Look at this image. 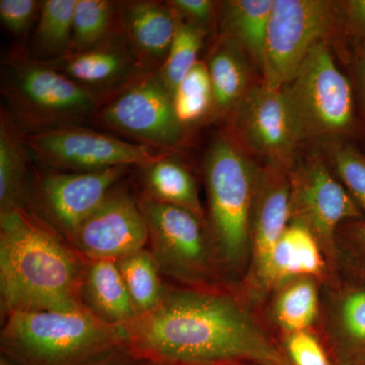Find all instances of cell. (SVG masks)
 I'll list each match as a JSON object with an SVG mask.
<instances>
[{"label":"cell","mask_w":365,"mask_h":365,"mask_svg":"<svg viewBox=\"0 0 365 365\" xmlns=\"http://www.w3.org/2000/svg\"><path fill=\"white\" fill-rule=\"evenodd\" d=\"M289 170L268 163L265 170L259 172L250 222V248L259 278L292 220Z\"/></svg>","instance_id":"obj_16"},{"label":"cell","mask_w":365,"mask_h":365,"mask_svg":"<svg viewBox=\"0 0 365 365\" xmlns=\"http://www.w3.org/2000/svg\"><path fill=\"white\" fill-rule=\"evenodd\" d=\"M136 365H165L163 364H158V362L150 361V360H139L137 361Z\"/></svg>","instance_id":"obj_39"},{"label":"cell","mask_w":365,"mask_h":365,"mask_svg":"<svg viewBox=\"0 0 365 365\" xmlns=\"http://www.w3.org/2000/svg\"><path fill=\"white\" fill-rule=\"evenodd\" d=\"M76 4L78 0L43 1L33 37V53H29L33 58L49 61L71 51Z\"/></svg>","instance_id":"obj_24"},{"label":"cell","mask_w":365,"mask_h":365,"mask_svg":"<svg viewBox=\"0 0 365 365\" xmlns=\"http://www.w3.org/2000/svg\"><path fill=\"white\" fill-rule=\"evenodd\" d=\"M334 165L343 186L365 215V157L345 146L336 151Z\"/></svg>","instance_id":"obj_32"},{"label":"cell","mask_w":365,"mask_h":365,"mask_svg":"<svg viewBox=\"0 0 365 365\" xmlns=\"http://www.w3.org/2000/svg\"><path fill=\"white\" fill-rule=\"evenodd\" d=\"M129 167L97 172L37 174L33 202L67 239L101 205L128 173Z\"/></svg>","instance_id":"obj_14"},{"label":"cell","mask_w":365,"mask_h":365,"mask_svg":"<svg viewBox=\"0 0 365 365\" xmlns=\"http://www.w3.org/2000/svg\"><path fill=\"white\" fill-rule=\"evenodd\" d=\"M331 332L353 354L365 355V285L346 287L333 302Z\"/></svg>","instance_id":"obj_26"},{"label":"cell","mask_w":365,"mask_h":365,"mask_svg":"<svg viewBox=\"0 0 365 365\" xmlns=\"http://www.w3.org/2000/svg\"><path fill=\"white\" fill-rule=\"evenodd\" d=\"M287 349L295 365H331L319 341L307 331L290 333Z\"/></svg>","instance_id":"obj_34"},{"label":"cell","mask_w":365,"mask_h":365,"mask_svg":"<svg viewBox=\"0 0 365 365\" xmlns=\"http://www.w3.org/2000/svg\"><path fill=\"white\" fill-rule=\"evenodd\" d=\"M248 58L227 38L220 37L207 63L212 85V112L218 116L234 114L249 88Z\"/></svg>","instance_id":"obj_23"},{"label":"cell","mask_w":365,"mask_h":365,"mask_svg":"<svg viewBox=\"0 0 365 365\" xmlns=\"http://www.w3.org/2000/svg\"><path fill=\"white\" fill-rule=\"evenodd\" d=\"M31 160L53 169L97 172L116 167H144L169 153L128 143L81 125L24 133Z\"/></svg>","instance_id":"obj_8"},{"label":"cell","mask_w":365,"mask_h":365,"mask_svg":"<svg viewBox=\"0 0 365 365\" xmlns=\"http://www.w3.org/2000/svg\"><path fill=\"white\" fill-rule=\"evenodd\" d=\"M348 13L355 25L365 33V0H353L347 2Z\"/></svg>","instance_id":"obj_37"},{"label":"cell","mask_w":365,"mask_h":365,"mask_svg":"<svg viewBox=\"0 0 365 365\" xmlns=\"http://www.w3.org/2000/svg\"><path fill=\"white\" fill-rule=\"evenodd\" d=\"M68 241L86 261L117 262L144 250L148 228L138 200L116 187Z\"/></svg>","instance_id":"obj_12"},{"label":"cell","mask_w":365,"mask_h":365,"mask_svg":"<svg viewBox=\"0 0 365 365\" xmlns=\"http://www.w3.org/2000/svg\"><path fill=\"white\" fill-rule=\"evenodd\" d=\"M326 263L314 235L299 222H292L270 255L260 279L265 287L287 284L300 277H322Z\"/></svg>","instance_id":"obj_18"},{"label":"cell","mask_w":365,"mask_h":365,"mask_svg":"<svg viewBox=\"0 0 365 365\" xmlns=\"http://www.w3.org/2000/svg\"><path fill=\"white\" fill-rule=\"evenodd\" d=\"M83 306L101 319L126 326L137 317L116 261H86L81 285Z\"/></svg>","instance_id":"obj_19"},{"label":"cell","mask_w":365,"mask_h":365,"mask_svg":"<svg viewBox=\"0 0 365 365\" xmlns=\"http://www.w3.org/2000/svg\"><path fill=\"white\" fill-rule=\"evenodd\" d=\"M332 4L323 0H274L261 71L263 83L282 88L319 43L334 19Z\"/></svg>","instance_id":"obj_9"},{"label":"cell","mask_w":365,"mask_h":365,"mask_svg":"<svg viewBox=\"0 0 365 365\" xmlns=\"http://www.w3.org/2000/svg\"><path fill=\"white\" fill-rule=\"evenodd\" d=\"M91 121L155 150H176L186 128L175 113L173 97L158 71L148 72L106 98Z\"/></svg>","instance_id":"obj_7"},{"label":"cell","mask_w":365,"mask_h":365,"mask_svg":"<svg viewBox=\"0 0 365 365\" xmlns=\"http://www.w3.org/2000/svg\"><path fill=\"white\" fill-rule=\"evenodd\" d=\"M282 88L299 143L336 138L352 130L355 103L351 83L326 41L312 50L294 79Z\"/></svg>","instance_id":"obj_6"},{"label":"cell","mask_w":365,"mask_h":365,"mask_svg":"<svg viewBox=\"0 0 365 365\" xmlns=\"http://www.w3.org/2000/svg\"><path fill=\"white\" fill-rule=\"evenodd\" d=\"M173 105L178 120L185 128L212 112V85L207 63L199 60L185 76L173 95Z\"/></svg>","instance_id":"obj_29"},{"label":"cell","mask_w":365,"mask_h":365,"mask_svg":"<svg viewBox=\"0 0 365 365\" xmlns=\"http://www.w3.org/2000/svg\"><path fill=\"white\" fill-rule=\"evenodd\" d=\"M206 35L207 32L203 29L181 20L167 58L158 71L172 97L178 86L199 61V52Z\"/></svg>","instance_id":"obj_30"},{"label":"cell","mask_w":365,"mask_h":365,"mask_svg":"<svg viewBox=\"0 0 365 365\" xmlns=\"http://www.w3.org/2000/svg\"><path fill=\"white\" fill-rule=\"evenodd\" d=\"M0 88L4 108L26 134L91 121L106 100L33 58L23 47L14 48L2 59Z\"/></svg>","instance_id":"obj_4"},{"label":"cell","mask_w":365,"mask_h":365,"mask_svg":"<svg viewBox=\"0 0 365 365\" xmlns=\"http://www.w3.org/2000/svg\"><path fill=\"white\" fill-rule=\"evenodd\" d=\"M167 4L182 21L193 24L206 32L215 18V4L210 0H170Z\"/></svg>","instance_id":"obj_35"},{"label":"cell","mask_w":365,"mask_h":365,"mask_svg":"<svg viewBox=\"0 0 365 365\" xmlns=\"http://www.w3.org/2000/svg\"><path fill=\"white\" fill-rule=\"evenodd\" d=\"M274 0H230L220 9L222 36L260 68Z\"/></svg>","instance_id":"obj_22"},{"label":"cell","mask_w":365,"mask_h":365,"mask_svg":"<svg viewBox=\"0 0 365 365\" xmlns=\"http://www.w3.org/2000/svg\"><path fill=\"white\" fill-rule=\"evenodd\" d=\"M318 313V289L311 277H300L287 283L274 304L276 323L289 334L306 331Z\"/></svg>","instance_id":"obj_27"},{"label":"cell","mask_w":365,"mask_h":365,"mask_svg":"<svg viewBox=\"0 0 365 365\" xmlns=\"http://www.w3.org/2000/svg\"><path fill=\"white\" fill-rule=\"evenodd\" d=\"M85 268V259L39 216L26 207L0 212L2 313L83 309Z\"/></svg>","instance_id":"obj_2"},{"label":"cell","mask_w":365,"mask_h":365,"mask_svg":"<svg viewBox=\"0 0 365 365\" xmlns=\"http://www.w3.org/2000/svg\"><path fill=\"white\" fill-rule=\"evenodd\" d=\"M128 347L126 327L83 307L76 312H13L0 335L1 356L14 365H91Z\"/></svg>","instance_id":"obj_3"},{"label":"cell","mask_w":365,"mask_h":365,"mask_svg":"<svg viewBox=\"0 0 365 365\" xmlns=\"http://www.w3.org/2000/svg\"><path fill=\"white\" fill-rule=\"evenodd\" d=\"M289 177L292 222L306 227L335 260L338 230L346 222L364 220V212L321 160L302 163L289 170Z\"/></svg>","instance_id":"obj_11"},{"label":"cell","mask_w":365,"mask_h":365,"mask_svg":"<svg viewBox=\"0 0 365 365\" xmlns=\"http://www.w3.org/2000/svg\"><path fill=\"white\" fill-rule=\"evenodd\" d=\"M160 272L188 284H202L210 275V248L203 222L185 209L145 196L138 200Z\"/></svg>","instance_id":"obj_10"},{"label":"cell","mask_w":365,"mask_h":365,"mask_svg":"<svg viewBox=\"0 0 365 365\" xmlns=\"http://www.w3.org/2000/svg\"><path fill=\"white\" fill-rule=\"evenodd\" d=\"M121 28L119 2L78 0L73 14L69 52L83 51L109 39Z\"/></svg>","instance_id":"obj_25"},{"label":"cell","mask_w":365,"mask_h":365,"mask_svg":"<svg viewBox=\"0 0 365 365\" xmlns=\"http://www.w3.org/2000/svg\"><path fill=\"white\" fill-rule=\"evenodd\" d=\"M116 263L135 307L137 316L148 313L157 306L165 285L160 280V269L150 251L144 249Z\"/></svg>","instance_id":"obj_28"},{"label":"cell","mask_w":365,"mask_h":365,"mask_svg":"<svg viewBox=\"0 0 365 365\" xmlns=\"http://www.w3.org/2000/svg\"><path fill=\"white\" fill-rule=\"evenodd\" d=\"M342 225L337 259L351 274L355 283L365 285V218Z\"/></svg>","instance_id":"obj_31"},{"label":"cell","mask_w":365,"mask_h":365,"mask_svg":"<svg viewBox=\"0 0 365 365\" xmlns=\"http://www.w3.org/2000/svg\"><path fill=\"white\" fill-rule=\"evenodd\" d=\"M139 169L144 187L143 196L185 209L204 222L195 179L174 153H169L157 162Z\"/></svg>","instance_id":"obj_21"},{"label":"cell","mask_w":365,"mask_h":365,"mask_svg":"<svg viewBox=\"0 0 365 365\" xmlns=\"http://www.w3.org/2000/svg\"><path fill=\"white\" fill-rule=\"evenodd\" d=\"M137 360L129 351V348L117 350V351L103 357L95 364L91 365H136Z\"/></svg>","instance_id":"obj_36"},{"label":"cell","mask_w":365,"mask_h":365,"mask_svg":"<svg viewBox=\"0 0 365 365\" xmlns=\"http://www.w3.org/2000/svg\"><path fill=\"white\" fill-rule=\"evenodd\" d=\"M44 62L79 86L106 98L150 72L139 63L121 28L109 39L91 49L69 52Z\"/></svg>","instance_id":"obj_15"},{"label":"cell","mask_w":365,"mask_h":365,"mask_svg":"<svg viewBox=\"0 0 365 365\" xmlns=\"http://www.w3.org/2000/svg\"><path fill=\"white\" fill-rule=\"evenodd\" d=\"M359 76L360 81H361L362 93H364L365 103V55L362 57L361 61H360L359 63Z\"/></svg>","instance_id":"obj_38"},{"label":"cell","mask_w":365,"mask_h":365,"mask_svg":"<svg viewBox=\"0 0 365 365\" xmlns=\"http://www.w3.org/2000/svg\"><path fill=\"white\" fill-rule=\"evenodd\" d=\"M30 160L23 130L2 106L0 111V212L26 207Z\"/></svg>","instance_id":"obj_20"},{"label":"cell","mask_w":365,"mask_h":365,"mask_svg":"<svg viewBox=\"0 0 365 365\" xmlns=\"http://www.w3.org/2000/svg\"><path fill=\"white\" fill-rule=\"evenodd\" d=\"M43 1L36 0H1L0 20L11 35L23 37L39 18Z\"/></svg>","instance_id":"obj_33"},{"label":"cell","mask_w":365,"mask_h":365,"mask_svg":"<svg viewBox=\"0 0 365 365\" xmlns=\"http://www.w3.org/2000/svg\"><path fill=\"white\" fill-rule=\"evenodd\" d=\"M260 170L234 135L211 143L204 160L211 237L220 260L230 268L248 254L250 222Z\"/></svg>","instance_id":"obj_5"},{"label":"cell","mask_w":365,"mask_h":365,"mask_svg":"<svg viewBox=\"0 0 365 365\" xmlns=\"http://www.w3.org/2000/svg\"><path fill=\"white\" fill-rule=\"evenodd\" d=\"M120 25L132 51L146 71L163 66L181 18L167 1L119 2Z\"/></svg>","instance_id":"obj_17"},{"label":"cell","mask_w":365,"mask_h":365,"mask_svg":"<svg viewBox=\"0 0 365 365\" xmlns=\"http://www.w3.org/2000/svg\"><path fill=\"white\" fill-rule=\"evenodd\" d=\"M0 365H14V364H11L9 360H7L6 359H4V357H0Z\"/></svg>","instance_id":"obj_40"},{"label":"cell","mask_w":365,"mask_h":365,"mask_svg":"<svg viewBox=\"0 0 365 365\" xmlns=\"http://www.w3.org/2000/svg\"><path fill=\"white\" fill-rule=\"evenodd\" d=\"M232 115L234 136L245 150L265 158L269 165L292 169L299 139L283 88L254 86Z\"/></svg>","instance_id":"obj_13"},{"label":"cell","mask_w":365,"mask_h":365,"mask_svg":"<svg viewBox=\"0 0 365 365\" xmlns=\"http://www.w3.org/2000/svg\"><path fill=\"white\" fill-rule=\"evenodd\" d=\"M134 359L165 365L282 364L280 353L234 299L165 287L157 306L127 324Z\"/></svg>","instance_id":"obj_1"}]
</instances>
